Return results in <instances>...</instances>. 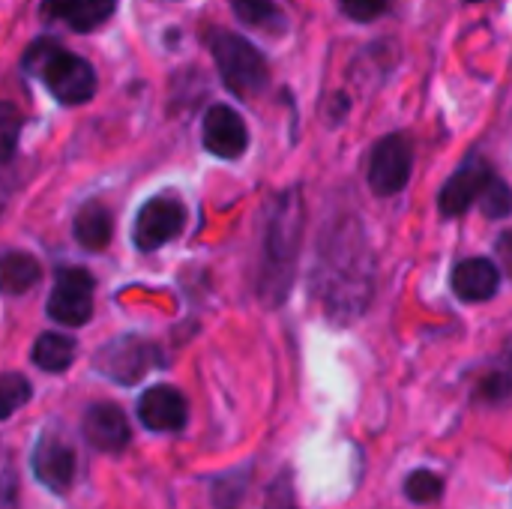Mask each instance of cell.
Masks as SVG:
<instances>
[{"mask_svg": "<svg viewBox=\"0 0 512 509\" xmlns=\"http://www.w3.org/2000/svg\"><path fill=\"white\" fill-rule=\"evenodd\" d=\"M183 225H186V207L174 195H156L138 210L132 240L141 252H156L174 237H180Z\"/></svg>", "mask_w": 512, "mask_h": 509, "instance_id": "obj_8", "label": "cell"}, {"mask_svg": "<svg viewBox=\"0 0 512 509\" xmlns=\"http://www.w3.org/2000/svg\"><path fill=\"white\" fill-rule=\"evenodd\" d=\"M42 279L39 261L27 252H3L0 255V294H24Z\"/></svg>", "mask_w": 512, "mask_h": 509, "instance_id": "obj_16", "label": "cell"}, {"mask_svg": "<svg viewBox=\"0 0 512 509\" xmlns=\"http://www.w3.org/2000/svg\"><path fill=\"white\" fill-rule=\"evenodd\" d=\"M264 509H297L294 507V489H291V480L279 477L270 492H267V507Z\"/></svg>", "mask_w": 512, "mask_h": 509, "instance_id": "obj_26", "label": "cell"}, {"mask_svg": "<svg viewBox=\"0 0 512 509\" xmlns=\"http://www.w3.org/2000/svg\"><path fill=\"white\" fill-rule=\"evenodd\" d=\"M33 474L48 492H54V495L69 492L72 480H75V453H72V447L63 444L54 435H42L36 450H33Z\"/></svg>", "mask_w": 512, "mask_h": 509, "instance_id": "obj_10", "label": "cell"}, {"mask_svg": "<svg viewBox=\"0 0 512 509\" xmlns=\"http://www.w3.org/2000/svg\"><path fill=\"white\" fill-rule=\"evenodd\" d=\"M303 243V198L297 192H282L270 207L261 249L258 294L267 306H279L294 282L297 255Z\"/></svg>", "mask_w": 512, "mask_h": 509, "instance_id": "obj_2", "label": "cell"}, {"mask_svg": "<svg viewBox=\"0 0 512 509\" xmlns=\"http://www.w3.org/2000/svg\"><path fill=\"white\" fill-rule=\"evenodd\" d=\"M138 420L144 423V429L150 432H183L189 411H186V399L180 390L174 387H150L141 399H138Z\"/></svg>", "mask_w": 512, "mask_h": 509, "instance_id": "obj_12", "label": "cell"}, {"mask_svg": "<svg viewBox=\"0 0 512 509\" xmlns=\"http://www.w3.org/2000/svg\"><path fill=\"white\" fill-rule=\"evenodd\" d=\"M111 234H114V222H111V213L90 201L78 210L75 216V240L87 249V252H102L108 243H111Z\"/></svg>", "mask_w": 512, "mask_h": 509, "instance_id": "obj_15", "label": "cell"}, {"mask_svg": "<svg viewBox=\"0 0 512 509\" xmlns=\"http://www.w3.org/2000/svg\"><path fill=\"white\" fill-rule=\"evenodd\" d=\"M480 399L489 405L512 402V342L489 363V369L480 381Z\"/></svg>", "mask_w": 512, "mask_h": 509, "instance_id": "obj_18", "label": "cell"}, {"mask_svg": "<svg viewBox=\"0 0 512 509\" xmlns=\"http://www.w3.org/2000/svg\"><path fill=\"white\" fill-rule=\"evenodd\" d=\"M18 135H21V114H18V108L9 105V102H0V162L15 153Z\"/></svg>", "mask_w": 512, "mask_h": 509, "instance_id": "obj_24", "label": "cell"}, {"mask_svg": "<svg viewBox=\"0 0 512 509\" xmlns=\"http://www.w3.org/2000/svg\"><path fill=\"white\" fill-rule=\"evenodd\" d=\"M117 9V0H69L63 18L69 21L72 30L78 33H87V30H96L99 24H105Z\"/></svg>", "mask_w": 512, "mask_h": 509, "instance_id": "obj_19", "label": "cell"}, {"mask_svg": "<svg viewBox=\"0 0 512 509\" xmlns=\"http://www.w3.org/2000/svg\"><path fill=\"white\" fill-rule=\"evenodd\" d=\"M66 6H69V0H42V12H45V18H63Z\"/></svg>", "mask_w": 512, "mask_h": 509, "instance_id": "obj_29", "label": "cell"}, {"mask_svg": "<svg viewBox=\"0 0 512 509\" xmlns=\"http://www.w3.org/2000/svg\"><path fill=\"white\" fill-rule=\"evenodd\" d=\"M93 276L81 267H63L54 276V291L45 312L63 327H84L93 315Z\"/></svg>", "mask_w": 512, "mask_h": 509, "instance_id": "obj_7", "label": "cell"}, {"mask_svg": "<svg viewBox=\"0 0 512 509\" xmlns=\"http://www.w3.org/2000/svg\"><path fill=\"white\" fill-rule=\"evenodd\" d=\"M75 354H78L75 339H69V336H63V333H42V336L33 342V354H30V357H33V363H36L42 372L60 375V372H66V369L72 366Z\"/></svg>", "mask_w": 512, "mask_h": 509, "instance_id": "obj_17", "label": "cell"}, {"mask_svg": "<svg viewBox=\"0 0 512 509\" xmlns=\"http://www.w3.org/2000/svg\"><path fill=\"white\" fill-rule=\"evenodd\" d=\"M411 168H414V147L405 135L393 132L384 135L369 156V186L375 195L390 198L399 195L408 180H411Z\"/></svg>", "mask_w": 512, "mask_h": 509, "instance_id": "obj_6", "label": "cell"}, {"mask_svg": "<svg viewBox=\"0 0 512 509\" xmlns=\"http://www.w3.org/2000/svg\"><path fill=\"white\" fill-rule=\"evenodd\" d=\"M477 207L483 210L486 219H507L512 213V189L495 174V180L486 186V192L477 201Z\"/></svg>", "mask_w": 512, "mask_h": 509, "instance_id": "obj_23", "label": "cell"}, {"mask_svg": "<svg viewBox=\"0 0 512 509\" xmlns=\"http://www.w3.org/2000/svg\"><path fill=\"white\" fill-rule=\"evenodd\" d=\"M24 69L39 75L63 105H84L96 93V72L90 63L60 48L54 39L33 42L24 54Z\"/></svg>", "mask_w": 512, "mask_h": 509, "instance_id": "obj_3", "label": "cell"}, {"mask_svg": "<svg viewBox=\"0 0 512 509\" xmlns=\"http://www.w3.org/2000/svg\"><path fill=\"white\" fill-rule=\"evenodd\" d=\"M0 509H18V498H15V483L12 477L0 480Z\"/></svg>", "mask_w": 512, "mask_h": 509, "instance_id": "obj_28", "label": "cell"}, {"mask_svg": "<svg viewBox=\"0 0 512 509\" xmlns=\"http://www.w3.org/2000/svg\"><path fill=\"white\" fill-rule=\"evenodd\" d=\"M468 3H483V0H468Z\"/></svg>", "mask_w": 512, "mask_h": 509, "instance_id": "obj_30", "label": "cell"}, {"mask_svg": "<svg viewBox=\"0 0 512 509\" xmlns=\"http://www.w3.org/2000/svg\"><path fill=\"white\" fill-rule=\"evenodd\" d=\"M498 258H501V267L512 276V228L498 237Z\"/></svg>", "mask_w": 512, "mask_h": 509, "instance_id": "obj_27", "label": "cell"}, {"mask_svg": "<svg viewBox=\"0 0 512 509\" xmlns=\"http://www.w3.org/2000/svg\"><path fill=\"white\" fill-rule=\"evenodd\" d=\"M237 18L249 27H273L279 24V6L273 0H231Z\"/></svg>", "mask_w": 512, "mask_h": 509, "instance_id": "obj_22", "label": "cell"}, {"mask_svg": "<svg viewBox=\"0 0 512 509\" xmlns=\"http://www.w3.org/2000/svg\"><path fill=\"white\" fill-rule=\"evenodd\" d=\"M96 372H102L105 378L132 387L138 384L150 369L162 366V351L141 336H117L111 342H105L96 357H93Z\"/></svg>", "mask_w": 512, "mask_h": 509, "instance_id": "obj_5", "label": "cell"}, {"mask_svg": "<svg viewBox=\"0 0 512 509\" xmlns=\"http://www.w3.org/2000/svg\"><path fill=\"white\" fill-rule=\"evenodd\" d=\"M204 147L219 159H237L249 147L243 117L228 105H213L204 117Z\"/></svg>", "mask_w": 512, "mask_h": 509, "instance_id": "obj_11", "label": "cell"}, {"mask_svg": "<svg viewBox=\"0 0 512 509\" xmlns=\"http://www.w3.org/2000/svg\"><path fill=\"white\" fill-rule=\"evenodd\" d=\"M501 267L492 258H468L453 270V291L465 303H486L498 294Z\"/></svg>", "mask_w": 512, "mask_h": 509, "instance_id": "obj_14", "label": "cell"}, {"mask_svg": "<svg viewBox=\"0 0 512 509\" xmlns=\"http://www.w3.org/2000/svg\"><path fill=\"white\" fill-rule=\"evenodd\" d=\"M405 495H408V501H414V504H435V501H441V495H444V483H441V477L438 474H432V471H414L408 480H405Z\"/></svg>", "mask_w": 512, "mask_h": 509, "instance_id": "obj_21", "label": "cell"}, {"mask_svg": "<svg viewBox=\"0 0 512 509\" xmlns=\"http://www.w3.org/2000/svg\"><path fill=\"white\" fill-rule=\"evenodd\" d=\"M81 432H84L87 444L99 453H120L129 447V438H132L126 414L111 402L90 405L84 414Z\"/></svg>", "mask_w": 512, "mask_h": 509, "instance_id": "obj_13", "label": "cell"}, {"mask_svg": "<svg viewBox=\"0 0 512 509\" xmlns=\"http://www.w3.org/2000/svg\"><path fill=\"white\" fill-rule=\"evenodd\" d=\"M492 180H495L492 165L483 162L480 156H468V159L462 162V168L444 183V189H441V195H438L441 213L450 216V219L462 216L468 207H474V204L483 198V192H486V186H489Z\"/></svg>", "mask_w": 512, "mask_h": 509, "instance_id": "obj_9", "label": "cell"}, {"mask_svg": "<svg viewBox=\"0 0 512 509\" xmlns=\"http://www.w3.org/2000/svg\"><path fill=\"white\" fill-rule=\"evenodd\" d=\"M30 381L18 372H6L0 375V420L12 417L21 405L30 402Z\"/></svg>", "mask_w": 512, "mask_h": 509, "instance_id": "obj_20", "label": "cell"}, {"mask_svg": "<svg viewBox=\"0 0 512 509\" xmlns=\"http://www.w3.org/2000/svg\"><path fill=\"white\" fill-rule=\"evenodd\" d=\"M210 51H213L219 75L231 93L252 99L267 87V78H270L267 60L249 39H243L231 30H216V33H210Z\"/></svg>", "mask_w": 512, "mask_h": 509, "instance_id": "obj_4", "label": "cell"}, {"mask_svg": "<svg viewBox=\"0 0 512 509\" xmlns=\"http://www.w3.org/2000/svg\"><path fill=\"white\" fill-rule=\"evenodd\" d=\"M375 288V255L357 219H336L318 243L312 291L333 321H354L366 312Z\"/></svg>", "mask_w": 512, "mask_h": 509, "instance_id": "obj_1", "label": "cell"}, {"mask_svg": "<svg viewBox=\"0 0 512 509\" xmlns=\"http://www.w3.org/2000/svg\"><path fill=\"white\" fill-rule=\"evenodd\" d=\"M339 6L354 21H375L387 12L390 0H339Z\"/></svg>", "mask_w": 512, "mask_h": 509, "instance_id": "obj_25", "label": "cell"}]
</instances>
